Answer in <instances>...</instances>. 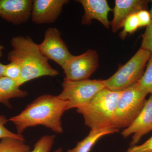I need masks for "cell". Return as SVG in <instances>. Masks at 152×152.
<instances>
[{"label": "cell", "mask_w": 152, "mask_h": 152, "mask_svg": "<svg viewBox=\"0 0 152 152\" xmlns=\"http://www.w3.org/2000/svg\"><path fill=\"white\" fill-rule=\"evenodd\" d=\"M31 148L25 141L13 138L1 139L0 142V152H30Z\"/></svg>", "instance_id": "16"}, {"label": "cell", "mask_w": 152, "mask_h": 152, "mask_svg": "<svg viewBox=\"0 0 152 152\" xmlns=\"http://www.w3.org/2000/svg\"><path fill=\"white\" fill-rule=\"evenodd\" d=\"M53 152H63L62 148H59Z\"/></svg>", "instance_id": "28"}, {"label": "cell", "mask_w": 152, "mask_h": 152, "mask_svg": "<svg viewBox=\"0 0 152 152\" xmlns=\"http://www.w3.org/2000/svg\"><path fill=\"white\" fill-rule=\"evenodd\" d=\"M55 135H45L34 145V149L30 152H50L54 142Z\"/></svg>", "instance_id": "19"}, {"label": "cell", "mask_w": 152, "mask_h": 152, "mask_svg": "<svg viewBox=\"0 0 152 152\" xmlns=\"http://www.w3.org/2000/svg\"><path fill=\"white\" fill-rule=\"evenodd\" d=\"M148 0H116L113 10L114 18L111 22L112 31L116 33L123 27L126 19L142 10H146Z\"/></svg>", "instance_id": "12"}, {"label": "cell", "mask_w": 152, "mask_h": 152, "mask_svg": "<svg viewBox=\"0 0 152 152\" xmlns=\"http://www.w3.org/2000/svg\"><path fill=\"white\" fill-rule=\"evenodd\" d=\"M68 102L57 96L42 95L28 105L20 113L12 117L9 121L13 123L20 134L27 128L39 125L61 134L63 132L62 116L68 110Z\"/></svg>", "instance_id": "1"}, {"label": "cell", "mask_w": 152, "mask_h": 152, "mask_svg": "<svg viewBox=\"0 0 152 152\" xmlns=\"http://www.w3.org/2000/svg\"><path fill=\"white\" fill-rule=\"evenodd\" d=\"M151 2L152 5H151V10H150V11L149 12L150 15H151V22H152V1H151Z\"/></svg>", "instance_id": "27"}, {"label": "cell", "mask_w": 152, "mask_h": 152, "mask_svg": "<svg viewBox=\"0 0 152 152\" xmlns=\"http://www.w3.org/2000/svg\"><path fill=\"white\" fill-rule=\"evenodd\" d=\"M141 48L152 53V23L147 27L142 36Z\"/></svg>", "instance_id": "22"}, {"label": "cell", "mask_w": 152, "mask_h": 152, "mask_svg": "<svg viewBox=\"0 0 152 152\" xmlns=\"http://www.w3.org/2000/svg\"><path fill=\"white\" fill-rule=\"evenodd\" d=\"M119 129L114 128L91 129L89 134L83 140L78 142L77 145L67 152H90L95 144L102 137L114 134L119 132Z\"/></svg>", "instance_id": "15"}, {"label": "cell", "mask_w": 152, "mask_h": 152, "mask_svg": "<svg viewBox=\"0 0 152 152\" xmlns=\"http://www.w3.org/2000/svg\"><path fill=\"white\" fill-rule=\"evenodd\" d=\"M11 44L12 50L9 53L8 59L17 62L21 67L20 75L16 81L19 87L40 77H54L59 74L52 67L48 59L41 53L38 45L29 37H14Z\"/></svg>", "instance_id": "2"}, {"label": "cell", "mask_w": 152, "mask_h": 152, "mask_svg": "<svg viewBox=\"0 0 152 152\" xmlns=\"http://www.w3.org/2000/svg\"><path fill=\"white\" fill-rule=\"evenodd\" d=\"M151 23H152V22H151Z\"/></svg>", "instance_id": "29"}, {"label": "cell", "mask_w": 152, "mask_h": 152, "mask_svg": "<svg viewBox=\"0 0 152 152\" xmlns=\"http://www.w3.org/2000/svg\"><path fill=\"white\" fill-rule=\"evenodd\" d=\"M5 67V65L3 64L2 63H0V78L4 77V73Z\"/></svg>", "instance_id": "25"}, {"label": "cell", "mask_w": 152, "mask_h": 152, "mask_svg": "<svg viewBox=\"0 0 152 152\" xmlns=\"http://www.w3.org/2000/svg\"><path fill=\"white\" fill-rule=\"evenodd\" d=\"M122 91L104 89L84 105L77 109L83 117L85 124L91 129L117 127L115 112L117 102Z\"/></svg>", "instance_id": "3"}, {"label": "cell", "mask_w": 152, "mask_h": 152, "mask_svg": "<svg viewBox=\"0 0 152 152\" xmlns=\"http://www.w3.org/2000/svg\"><path fill=\"white\" fill-rule=\"evenodd\" d=\"M137 83L148 94L152 95V53L148 61L146 70Z\"/></svg>", "instance_id": "17"}, {"label": "cell", "mask_w": 152, "mask_h": 152, "mask_svg": "<svg viewBox=\"0 0 152 152\" xmlns=\"http://www.w3.org/2000/svg\"><path fill=\"white\" fill-rule=\"evenodd\" d=\"M99 56L96 50L89 49L79 56L73 55L62 67L65 74V78L79 81L89 79L99 67Z\"/></svg>", "instance_id": "7"}, {"label": "cell", "mask_w": 152, "mask_h": 152, "mask_svg": "<svg viewBox=\"0 0 152 152\" xmlns=\"http://www.w3.org/2000/svg\"><path fill=\"white\" fill-rule=\"evenodd\" d=\"M4 48L2 45H0V58L3 56V50H4Z\"/></svg>", "instance_id": "26"}, {"label": "cell", "mask_w": 152, "mask_h": 152, "mask_svg": "<svg viewBox=\"0 0 152 152\" xmlns=\"http://www.w3.org/2000/svg\"><path fill=\"white\" fill-rule=\"evenodd\" d=\"M62 85V91L57 96L69 102L68 110L84 105L106 88L104 80L71 81L64 78Z\"/></svg>", "instance_id": "6"}, {"label": "cell", "mask_w": 152, "mask_h": 152, "mask_svg": "<svg viewBox=\"0 0 152 152\" xmlns=\"http://www.w3.org/2000/svg\"><path fill=\"white\" fill-rule=\"evenodd\" d=\"M33 1L0 0V17L14 25L27 22L31 16Z\"/></svg>", "instance_id": "9"}, {"label": "cell", "mask_w": 152, "mask_h": 152, "mask_svg": "<svg viewBox=\"0 0 152 152\" xmlns=\"http://www.w3.org/2000/svg\"><path fill=\"white\" fill-rule=\"evenodd\" d=\"M21 67L18 63L12 61L7 65H6L4 76L17 81L20 75Z\"/></svg>", "instance_id": "20"}, {"label": "cell", "mask_w": 152, "mask_h": 152, "mask_svg": "<svg viewBox=\"0 0 152 152\" xmlns=\"http://www.w3.org/2000/svg\"><path fill=\"white\" fill-rule=\"evenodd\" d=\"M148 95L138 83L122 91L115 112L116 123L119 129L127 128L138 116L144 107Z\"/></svg>", "instance_id": "4"}, {"label": "cell", "mask_w": 152, "mask_h": 152, "mask_svg": "<svg viewBox=\"0 0 152 152\" xmlns=\"http://www.w3.org/2000/svg\"><path fill=\"white\" fill-rule=\"evenodd\" d=\"M151 54L140 48L132 58L113 76L104 80L106 88L120 91L137 83L143 75L144 69Z\"/></svg>", "instance_id": "5"}, {"label": "cell", "mask_w": 152, "mask_h": 152, "mask_svg": "<svg viewBox=\"0 0 152 152\" xmlns=\"http://www.w3.org/2000/svg\"><path fill=\"white\" fill-rule=\"evenodd\" d=\"M83 7L85 13L82 18L83 24L89 25L93 20H96L107 29L110 28L108 15L113 11L106 0H78Z\"/></svg>", "instance_id": "13"}, {"label": "cell", "mask_w": 152, "mask_h": 152, "mask_svg": "<svg viewBox=\"0 0 152 152\" xmlns=\"http://www.w3.org/2000/svg\"><path fill=\"white\" fill-rule=\"evenodd\" d=\"M126 152H152V136L141 145L130 147Z\"/></svg>", "instance_id": "23"}, {"label": "cell", "mask_w": 152, "mask_h": 152, "mask_svg": "<svg viewBox=\"0 0 152 152\" xmlns=\"http://www.w3.org/2000/svg\"><path fill=\"white\" fill-rule=\"evenodd\" d=\"M68 0L33 1L32 20L37 24L55 23L59 16Z\"/></svg>", "instance_id": "11"}, {"label": "cell", "mask_w": 152, "mask_h": 152, "mask_svg": "<svg viewBox=\"0 0 152 152\" xmlns=\"http://www.w3.org/2000/svg\"><path fill=\"white\" fill-rule=\"evenodd\" d=\"M8 121L5 116L0 115V139L11 137L25 141L24 137L22 134L12 133L5 127V125Z\"/></svg>", "instance_id": "21"}, {"label": "cell", "mask_w": 152, "mask_h": 152, "mask_svg": "<svg viewBox=\"0 0 152 152\" xmlns=\"http://www.w3.org/2000/svg\"><path fill=\"white\" fill-rule=\"evenodd\" d=\"M152 131V95L150 96L138 116L122 132L124 138L133 134L130 147L138 143L142 138Z\"/></svg>", "instance_id": "10"}, {"label": "cell", "mask_w": 152, "mask_h": 152, "mask_svg": "<svg viewBox=\"0 0 152 152\" xmlns=\"http://www.w3.org/2000/svg\"><path fill=\"white\" fill-rule=\"evenodd\" d=\"M138 19L140 27L149 26L151 22L149 12L147 10H142L137 13Z\"/></svg>", "instance_id": "24"}, {"label": "cell", "mask_w": 152, "mask_h": 152, "mask_svg": "<svg viewBox=\"0 0 152 152\" xmlns=\"http://www.w3.org/2000/svg\"><path fill=\"white\" fill-rule=\"evenodd\" d=\"M122 31L120 34L121 39H124L128 34H132L135 31L140 27L138 19L137 13L129 16L124 23Z\"/></svg>", "instance_id": "18"}, {"label": "cell", "mask_w": 152, "mask_h": 152, "mask_svg": "<svg viewBox=\"0 0 152 152\" xmlns=\"http://www.w3.org/2000/svg\"><path fill=\"white\" fill-rule=\"evenodd\" d=\"M28 95L26 91L20 88L17 82L7 77L0 78V103L8 107L11 106L9 100L15 98H24Z\"/></svg>", "instance_id": "14"}, {"label": "cell", "mask_w": 152, "mask_h": 152, "mask_svg": "<svg viewBox=\"0 0 152 152\" xmlns=\"http://www.w3.org/2000/svg\"><path fill=\"white\" fill-rule=\"evenodd\" d=\"M38 46L45 57L54 61L62 67L73 56L61 37V32L55 27L46 30L43 41Z\"/></svg>", "instance_id": "8"}]
</instances>
